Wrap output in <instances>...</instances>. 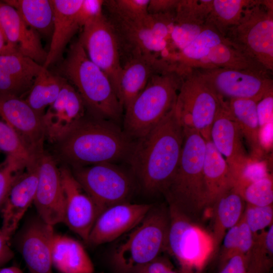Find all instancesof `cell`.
I'll return each instance as SVG.
<instances>
[{"label": "cell", "mask_w": 273, "mask_h": 273, "mask_svg": "<svg viewBox=\"0 0 273 273\" xmlns=\"http://www.w3.org/2000/svg\"><path fill=\"white\" fill-rule=\"evenodd\" d=\"M183 127L174 107L134 144L127 162L145 192L163 194L177 169Z\"/></svg>", "instance_id": "cell-1"}, {"label": "cell", "mask_w": 273, "mask_h": 273, "mask_svg": "<svg viewBox=\"0 0 273 273\" xmlns=\"http://www.w3.org/2000/svg\"><path fill=\"white\" fill-rule=\"evenodd\" d=\"M55 144L57 157L74 168L127 161L134 141L115 122L85 115Z\"/></svg>", "instance_id": "cell-2"}, {"label": "cell", "mask_w": 273, "mask_h": 273, "mask_svg": "<svg viewBox=\"0 0 273 273\" xmlns=\"http://www.w3.org/2000/svg\"><path fill=\"white\" fill-rule=\"evenodd\" d=\"M183 130L178 165L163 195L168 206L197 223L207 209L203 170L206 142L194 127H183Z\"/></svg>", "instance_id": "cell-3"}, {"label": "cell", "mask_w": 273, "mask_h": 273, "mask_svg": "<svg viewBox=\"0 0 273 273\" xmlns=\"http://www.w3.org/2000/svg\"><path fill=\"white\" fill-rule=\"evenodd\" d=\"M60 72L78 92L90 116L114 122L120 119L123 109L111 81L89 60L78 40L70 46Z\"/></svg>", "instance_id": "cell-4"}, {"label": "cell", "mask_w": 273, "mask_h": 273, "mask_svg": "<svg viewBox=\"0 0 273 273\" xmlns=\"http://www.w3.org/2000/svg\"><path fill=\"white\" fill-rule=\"evenodd\" d=\"M170 223L168 206H154L142 220L120 238L111 254L118 273H138L166 252Z\"/></svg>", "instance_id": "cell-5"}, {"label": "cell", "mask_w": 273, "mask_h": 273, "mask_svg": "<svg viewBox=\"0 0 273 273\" xmlns=\"http://www.w3.org/2000/svg\"><path fill=\"white\" fill-rule=\"evenodd\" d=\"M182 80L175 71L157 73L125 110L123 130L133 141L149 133L174 107Z\"/></svg>", "instance_id": "cell-6"}, {"label": "cell", "mask_w": 273, "mask_h": 273, "mask_svg": "<svg viewBox=\"0 0 273 273\" xmlns=\"http://www.w3.org/2000/svg\"><path fill=\"white\" fill-rule=\"evenodd\" d=\"M175 13L148 14L134 19L110 16L108 19L115 32L120 53H128V59L153 55L168 62L172 55L170 34Z\"/></svg>", "instance_id": "cell-7"}, {"label": "cell", "mask_w": 273, "mask_h": 273, "mask_svg": "<svg viewBox=\"0 0 273 273\" xmlns=\"http://www.w3.org/2000/svg\"><path fill=\"white\" fill-rule=\"evenodd\" d=\"M233 47L273 71V7L271 1H252L239 22L224 37Z\"/></svg>", "instance_id": "cell-8"}, {"label": "cell", "mask_w": 273, "mask_h": 273, "mask_svg": "<svg viewBox=\"0 0 273 273\" xmlns=\"http://www.w3.org/2000/svg\"><path fill=\"white\" fill-rule=\"evenodd\" d=\"M168 207L166 252L177 262L179 273H201L217 251L212 234L175 208Z\"/></svg>", "instance_id": "cell-9"}, {"label": "cell", "mask_w": 273, "mask_h": 273, "mask_svg": "<svg viewBox=\"0 0 273 273\" xmlns=\"http://www.w3.org/2000/svg\"><path fill=\"white\" fill-rule=\"evenodd\" d=\"M175 110L183 127H194L206 141L214 119L224 100L220 98L192 69L181 75Z\"/></svg>", "instance_id": "cell-10"}, {"label": "cell", "mask_w": 273, "mask_h": 273, "mask_svg": "<svg viewBox=\"0 0 273 273\" xmlns=\"http://www.w3.org/2000/svg\"><path fill=\"white\" fill-rule=\"evenodd\" d=\"M71 171L102 212L110 206L128 202L132 193V177L114 163H102Z\"/></svg>", "instance_id": "cell-11"}, {"label": "cell", "mask_w": 273, "mask_h": 273, "mask_svg": "<svg viewBox=\"0 0 273 273\" xmlns=\"http://www.w3.org/2000/svg\"><path fill=\"white\" fill-rule=\"evenodd\" d=\"M78 41L89 60L108 76L116 94L122 65L117 38L108 18L102 14L86 22Z\"/></svg>", "instance_id": "cell-12"}, {"label": "cell", "mask_w": 273, "mask_h": 273, "mask_svg": "<svg viewBox=\"0 0 273 273\" xmlns=\"http://www.w3.org/2000/svg\"><path fill=\"white\" fill-rule=\"evenodd\" d=\"M192 69L224 101L250 99L258 102L273 90L270 74L223 68Z\"/></svg>", "instance_id": "cell-13"}, {"label": "cell", "mask_w": 273, "mask_h": 273, "mask_svg": "<svg viewBox=\"0 0 273 273\" xmlns=\"http://www.w3.org/2000/svg\"><path fill=\"white\" fill-rule=\"evenodd\" d=\"M55 233L53 226L36 214L27 217L12 237L30 273H54L52 247Z\"/></svg>", "instance_id": "cell-14"}, {"label": "cell", "mask_w": 273, "mask_h": 273, "mask_svg": "<svg viewBox=\"0 0 273 273\" xmlns=\"http://www.w3.org/2000/svg\"><path fill=\"white\" fill-rule=\"evenodd\" d=\"M64 197L63 222L86 243L101 210L66 165L59 167Z\"/></svg>", "instance_id": "cell-15"}, {"label": "cell", "mask_w": 273, "mask_h": 273, "mask_svg": "<svg viewBox=\"0 0 273 273\" xmlns=\"http://www.w3.org/2000/svg\"><path fill=\"white\" fill-rule=\"evenodd\" d=\"M38 176L33 203L37 214L54 226L63 222L64 197L61 177L55 158L43 151L38 158Z\"/></svg>", "instance_id": "cell-16"}, {"label": "cell", "mask_w": 273, "mask_h": 273, "mask_svg": "<svg viewBox=\"0 0 273 273\" xmlns=\"http://www.w3.org/2000/svg\"><path fill=\"white\" fill-rule=\"evenodd\" d=\"M152 206L125 202L108 207L97 219L86 243L97 246L119 239L136 226Z\"/></svg>", "instance_id": "cell-17"}, {"label": "cell", "mask_w": 273, "mask_h": 273, "mask_svg": "<svg viewBox=\"0 0 273 273\" xmlns=\"http://www.w3.org/2000/svg\"><path fill=\"white\" fill-rule=\"evenodd\" d=\"M42 118L25 100L0 93V118L15 130L37 156L44 151L46 135Z\"/></svg>", "instance_id": "cell-18"}, {"label": "cell", "mask_w": 273, "mask_h": 273, "mask_svg": "<svg viewBox=\"0 0 273 273\" xmlns=\"http://www.w3.org/2000/svg\"><path fill=\"white\" fill-rule=\"evenodd\" d=\"M242 139L238 125L224 101L213 122L210 140L228 164L235 186L245 167L253 160L247 155Z\"/></svg>", "instance_id": "cell-19"}, {"label": "cell", "mask_w": 273, "mask_h": 273, "mask_svg": "<svg viewBox=\"0 0 273 273\" xmlns=\"http://www.w3.org/2000/svg\"><path fill=\"white\" fill-rule=\"evenodd\" d=\"M83 100L67 80L60 93L42 115L46 138L55 143L67 134L85 116Z\"/></svg>", "instance_id": "cell-20"}, {"label": "cell", "mask_w": 273, "mask_h": 273, "mask_svg": "<svg viewBox=\"0 0 273 273\" xmlns=\"http://www.w3.org/2000/svg\"><path fill=\"white\" fill-rule=\"evenodd\" d=\"M38 162L27 168L12 186L1 213V230L4 236L11 240L28 208L33 202L38 183Z\"/></svg>", "instance_id": "cell-21"}, {"label": "cell", "mask_w": 273, "mask_h": 273, "mask_svg": "<svg viewBox=\"0 0 273 273\" xmlns=\"http://www.w3.org/2000/svg\"><path fill=\"white\" fill-rule=\"evenodd\" d=\"M172 71L170 66L153 55H141L127 59L122 66L116 96L125 110L145 88L155 74Z\"/></svg>", "instance_id": "cell-22"}, {"label": "cell", "mask_w": 273, "mask_h": 273, "mask_svg": "<svg viewBox=\"0 0 273 273\" xmlns=\"http://www.w3.org/2000/svg\"><path fill=\"white\" fill-rule=\"evenodd\" d=\"M0 26L10 46L43 65L48 52L42 46L39 34L25 23L14 8L4 1H0Z\"/></svg>", "instance_id": "cell-23"}, {"label": "cell", "mask_w": 273, "mask_h": 273, "mask_svg": "<svg viewBox=\"0 0 273 273\" xmlns=\"http://www.w3.org/2000/svg\"><path fill=\"white\" fill-rule=\"evenodd\" d=\"M43 69L42 65L18 52L0 54V93L22 98Z\"/></svg>", "instance_id": "cell-24"}, {"label": "cell", "mask_w": 273, "mask_h": 273, "mask_svg": "<svg viewBox=\"0 0 273 273\" xmlns=\"http://www.w3.org/2000/svg\"><path fill=\"white\" fill-rule=\"evenodd\" d=\"M53 30L49 51L43 67L48 68L61 60L66 46L80 27L77 13L83 0H51Z\"/></svg>", "instance_id": "cell-25"}, {"label": "cell", "mask_w": 273, "mask_h": 273, "mask_svg": "<svg viewBox=\"0 0 273 273\" xmlns=\"http://www.w3.org/2000/svg\"><path fill=\"white\" fill-rule=\"evenodd\" d=\"M203 170L209 208L220 195L235 186L228 164L211 140L206 142Z\"/></svg>", "instance_id": "cell-26"}, {"label": "cell", "mask_w": 273, "mask_h": 273, "mask_svg": "<svg viewBox=\"0 0 273 273\" xmlns=\"http://www.w3.org/2000/svg\"><path fill=\"white\" fill-rule=\"evenodd\" d=\"M53 266L59 273H94L93 263L76 239L55 233L52 247Z\"/></svg>", "instance_id": "cell-27"}, {"label": "cell", "mask_w": 273, "mask_h": 273, "mask_svg": "<svg viewBox=\"0 0 273 273\" xmlns=\"http://www.w3.org/2000/svg\"><path fill=\"white\" fill-rule=\"evenodd\" d=\"M228 109L251 152L252 159L260 160L263 153L259 141V125L257 115V102L250 99L225 101Z\"/></svg>", "instance_id": "cell-28"}, {"label": "cell", "mask_w": 273, "mask_h": 273, "mask_svg": "<svg viewBox=\"0 0 273 273\" xmlns=\"http://www.w3.org/2000/svg\"><path fill=\"white\" fill-rule=\"evenodd\" d=\"M226 39V38H225ZM223 68L271 74L250 57L231 45L226 40L213 47L208 55L193 68Z\"/></svg>", "instance_id": "cell-29"}, {"label": "cell", "mask_w": 273, "mask_h": 273, "mask_svg": "<svg viewBox=\"0 0 273 273\" xmlns=\"http://www.w3.org/2000/svg\"><path fill=\"white\" fill-rule=\"evenodd\" d=\"M246 202L234 188L220 195L212 206L213 224L211 233L215 242L217 251L223 237L230 228L237 224L243 216Z\"/></svg>", "instance_id": "cell-30"}, {"label": "cell", "mask_w": 273, "mask_h": 273, "mask_svg": "<svg viewBox=\"0 0 273 273\" xmlns=\"http://www.w3.org/2000/svg\"><path fill=\"white\" fill-rule=\"evenodd\" d=\"M25 23L38 34L51 35L53 30L54 11L51 0H7Z\"/></svg>", "instance_id": "cell-31"}, {"label": "cell", "mask_w": 273, "mask_h": 273, "mask_svg": "<svg viewBox=\"0 0 273 273\" xmlns=\"http://www.w3.org/2000/svg\"><path fill=\"white\" fill-rule=\"evenodd\" d=\"M226 40L215 28L206 24L200 34L188 46L176 53L175 64L177 72L181 73L192 68L208 55L213 47Z\"/></svg>", "instance_id": "cell-32"}, {"label": "cell", "mask_w": 273, "mask_h": 273, "mask_svg": "<svg viewBox=\"0 0 273 273\" xmlns=\"http://www.w3.org/2000/svg\"><path fill=\"white\" fill-rule=\"evenodd\" d=\"M66 81L63 77L55 75L43 67L36 77L25 100L35 111L43 115L46 107L56 100Z\"/></svg>", "instance_id": "cell-33"}, {"label": "cell", "mask_w": 273, "mask_h": 273, "mask_svg": "<svg viewBox=\"0 0 273 273\" xmlns=\"http://www.w3.org/2000/svg\"><path fill=\"white\" fill-rule=\"evenodd\" d=\"M248 273H268L273 265V224L253 234L252 245L245 255Z\"/></svg>", "instance_id": "cell-34"}, {"label": "cell", "mask_w": 273, "mask_h": 273, "mask_svg": "<svg viewBox=\"0 0 273 273\" xmlns=\"http://www.w3.org/2000/svg\"><path fill=\"white\" fill-rule=\"evenodd\" d=\"M252 1L212 0L205 24L215 28L224 37L228 30L239 22Z\"/></svg>", "instance_id": "cell-35"}, {"label": "cell", "mask_w": 273, "mask_h": 273, "mask_svg": "<svg viewBox=\"0 0 273 273\" xmlns=\"http://www.w3.org/2000/svg\"><path fill=\"white\" fill-rule=\"evenodd\" d=\"M0 150L7 157L14 158L29 168L34 165L39 157L28 148L21 137L6 122L0 118Z\"/></svg>", "instance_id": "cell-36"}, {"label": "cell", "mask_w": 273, "mask_h": 273, "mask_svg": "<svg viewBox=\"0 0 273 273\" xmlns=\"http://www.w3.org/2000/svg\"><path fill=\"white\" fill-rule=\"evenodd\" d=\"M212 0L179 1L175 12L174 22L205 24Z\"/></svg>", "instance_id": "cell-37"}, {"label": "cell", "mask_w": 273, "mask_h": 273, "mask_svg": "<svg viewBox=\"0 0 273 273\" xmlns=\"http://www.w3.org/2000/svg\"><path fill=\"white\" fill-rule=\"evenodd\" d=\"M241 195L246 203L259 206L273 204V181L271 175L248 185Z\"/></svg>", "instance_id": "cell-38"}, {"label": "cell", "mask_w": 273, "mask_h": 273, "mask_svg": "<svg viewBox=\"0 0 273 273\" xmlns=\"http://www.w3.org/2000/svg\"><path fill=\"white\" fill-rule=\"evenodd\" d=\"M149 0H110L105 1L110 16L134 19L148 14Z\"/></svg>", "instance_id": "cell-39"}, {"label": "cell", "mask_w": 273, "mask_h": 273, "mask_svg": "<svg viewBox=\"0 0 273 273\" xmlns=\"http://www.w3.org/2000/svg\"><path fill=\"white\" fill-rule=\"evenodd\" d=\"M26 169L23 163L7 156L0 164V213L12 186Z\"/></svg>", "instance_id": "cell-40"}, {"label": "cell", "mask_w": 273, "mask_h": 273, "mask_svg": "<svg viewBox=\"0 0 273 273\" xmlns=\"http://www.w3.org/2000/svg\"><path fill=\"white\" fill-rule=\"evenodd\" d=\"M243 216L252 233H258L272 224L273 204L259 206L246 203Z\"/></svg>", "instance_id": "cell-41"}, {"label": "cell", "mask_w": 273, "mask_h": 273, "mask_svg": "<svg viewBox=\"0 0 273 273\" xmlns=\"http://www.w3.org/2000/svg\"><path fill=\"white\" fill-rule=\"evenodd\" d=\"M205 25L206 24H199L174 22L170 34L173 51V49H176L177 53L188 46L198 36Z\"/></svg>", "instance_id": "cell-42"}, {"label": "cell", "mask_w": 273, "mask_h": 273, "mask_svg": "<svg viewBox=\"0 0 273 273\" xmlns=\"http://www.w3.org/2000/svg\"><path fill=\"white\" fill-rule=\"evenodd\" d=\"M270 175L265 161L252 160L245 167L234 188L241 195L248 185Z\"/></svg>", "instance_id": "cell-43"}, {"label": "cell", "mask_w": 273, "mask_h": 273, "mask_svg": "<svg viewBox=\"0 0 273 273\" xmlns=\"http://www.w3.org/2000/svg\"><path fill=\"white\" fill-rule=\"evenodd\" d=\"M222 247L219 257V269L227 261L235 255H238V224L230 228L226 232L223 240Z\"/></svg>", "instance_id": "cell-44"}, {"label": "cell", "mask_w": 273, "mask_h": 273, "mask_svg": "<svg viewBox=\"0 0 273 273\" xmlns=\"http://www.w3.org/2000/svg\"><path fill=\"white\" fill-rule=\"evenodd\" d=\"M104 1L83 0L77 13V20L80 27L89 20L102 15Z\"/></svg>", "instance_id": "cell-45"}, {"label": "cell", "mask_w": 273, "mask_h": 273, "mask_svg": "<svg viewBox=\"0 0 273 273\" xmlns=\"http://www.w3.org/2000/svg\"><path fill=\"white\" fill-rule=\"evenodd\" d=\"M256 110L260 128L272 123L273 90L267 93L257 103Z\"/></svg>", "instance_id": "cell-46"}, {"label": "cell", "mask_w": 273, "mask_h": 273, "mask_svg": "<svg viewBox=\"0 0 273 273\" xmlns=\"http://www.w3.org/2000/svg\"><path fill=\"white\" fill-rule=\"evenodd\" d=\"M178 2L177 0H149L148 13L160 14L175 12Z\"/></svg>", "instance_id": "cell-47"}, {"label": "cell", "mask_w": 273, "mask_h": 273, "mask_svg": "<svg viewBox=\"0 0 273 273\" xmlns=\"http://www.w3.org/2000/svg\"><path fill=\"white\" fill-rule=\"evenodd\" d=\"M219 273H248L245 255H236L232 257L219 269Z\"/></svg>", "instance_id": "cell-48"}, {"label": "cell", "mask_w": 273, "mask_h": 273, "mask_svg": "<svg viewBox=\"0 0 273 273\" xmlns=\"http://www.w3.org/2000/svg\"><path fill=\"white\" fill-rule=\"evenodd\" d=\"M146 273H179L173 269L167 258H159L152 262L148 267Z\"/></svg>", "instance_id": "cell-49"}, {"label": "cell", "mask_w": 273, "mask_h": 273, "mask_svg": "<svg viewBox=\"0 0 273 273\" xmlns=\"http://www.w3.org/2000/svg\"><path fill=\"white\" fill-rule=\"evenodd\" d=\"M14 255L10 242L5 238L0 229V267H4L13 258Z\"/></svg>", "instance_id": "cell-50"}, {"label": "cell", "mask_w": 273, "mask_h": 273, "mask_svg": "<svg viewBox=\"0 0 273 273\" xmlns=\"http://www.w3.org/2000/svg\"><path fill=\"white\" fill-rule=\"evenodd\" d=\"M259 136L260 145L263 151L270 149L272 142V123L260 128Z\"/></svg>", "instance_id": "cell-51"}, {"label": "cell", "mask_w": 273, "mask_h": 273, "mask_svg": "<svg viewBox=\"0 0 273 273\" xmlns=\"http://www.w3.org/2000/svg\"><path fill=\"white\" fill-rule=\"evenodd\" d=\"M13 52H18V51L15 48L10 46L8 44L5 34L0 26V54Z\"/></svg>", "instance_id": "cell-52"}, {"label": "cell", "mask_w": 273, "mask_h": 273, "mask_svg": "<svg viewBox=\"0 0 273 273\" xmlns=\"http://www.w3.org/2000/svg\"><path fill=\"white\" fill-rule=\"evenodd\" d=\"M0 273H23L21 269L16 266L0 267Z\"/></svg>", "instance_id": "cell-53"}]
</instances>
